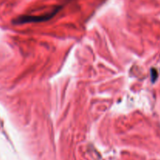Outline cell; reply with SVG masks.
Instances as JSON below:
<instances>
[{
    "mask_svg": "<svg viewBox=\"0 0 160 160\" xmlns=\"http://www.w3.org/2000/svg\"><path fill=\"white\" fill-rule=\"evenodd\" d=\"M56 12H57V10L54 11V12L48 14V15H44L42 16V17H21V18H19L17 21L19 20V23H26V22L31 21H42V20L50 19V17H52L55 13H56Z\"/></svg>",
    "mask_w": 160,
    "mask_h": 160,
    "instance_id": "cell-1",
    "label": "cell"
}]
</instances>
